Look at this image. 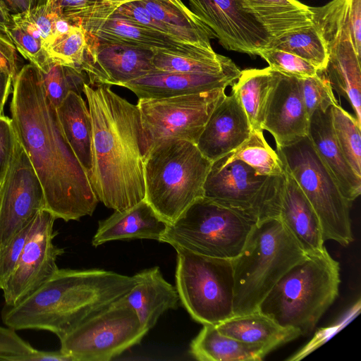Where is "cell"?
Segmentation results:
<instances>
[{"mask_svg":"<svg viewBox=\"0 0 361 361\" xmlns=\"http://www.w3.org/2000/svg\"><path fill=\"white\" fill-rule=\"evenodd\" d=\"M54 216L44 209L33 219L16 266L3 288L5 306L17 305L51 279L64 250L53 243Z\"/></svg>","mask_w":361,"mask_h":361,"instance_id":"obj_13","label":"cell"},{"mask_svg":"<svg viewBox=\"0 0 361 361\" xmlns=\"http://www.w3.org/2000/svg\"><path fill=\"white\" fill-rule=\"evenodd\" d=\"M212 162L190 141L171 138L153 146L144 160L145 200L167 224L196 200Z\"/></svg>","mask_w":361,"mask_h":361,"instance_id":"obj_6","label":"cell"},{"mask_svg":"<svg viewBox=\"0 0 361 361\" xmlns=\"http://www.w3.org/2000/svg\"><path fill=\"white\" fill-rule=\"evenodd\" d=\"M252 128L237 96L225 94L212 112L196 145L214 162L231 153L250 136Z\"/></svg>","mask_w":361,"mask_h":361,"instance_id":"obj_19","label":"cell"},{"mask_svg":"<svg viewBox=\"0 0 361 361\" xmlns=\"http://www.w3.org/2000/svg\"><path fill=\"white\" fill-rule=\"evenodd\" d=\"M255 224L202 197L168 224L159 242L207 257L233 259L242 250Z\"/></svg>","mask_w":361,"mask_h":361,"instance_id":"obj_7","label":"cell"},{"mask_svg":"<svg viewBox=\"0 0 361 361\" xmlns=\"http://www.w3.org/2000/svg\"><path fill=\"white\" fill-rule=\"evenodd\" d=\"M279 73L269 66L262 69L250 68L240 71L233 84V92L242 104L252 130H263L266 107Z\"/></svg>","mask_w":361,"mask_h":361,"instance_id":"obj_33","label":"cell"},{"mask_svg":"<svg viewBox=\"0 0 361 361\" xmlns=\"http://www.w3.org/2000/svg\"><path fill=\"white\" fill-rule=\"evenodd\" d=\"M73 25L49 1L47 4L11 14L8 37L25 59L41 73H47L51 65L48 47Z\"/></svg>","mask_w":361,"mask_h":361,"instance_id":"obj_16","label":"cell"},{"mask_svg":"<svg viewBox=\"0 0 361 361\" xmlns=\"http://www.w3.org/2000/svg\"><path fill=\"white\" fill-rule=\"evenodd\" d=\"M221 159L227 162L240 160L259 176H273L285 173L282 161L266 141L263 130H252L249 137L242 145Z\"/></svg>","mask_w":361,"mask_h":361,"instance_id":"obj_35","label":"cell"},{"mask_svg":"<svg viewBox=\"0 0 361 361\" xmlns=\"http://www.w3.org/2000/svg\"><path fill=\"white\" fill-rule=\"evenodd\" d=\"M19 361H72V360L61 350L43 351L35 349L31 353L21 357Z\"/></svg>","mask_w":361,"mask_h":361,"instance_id":"obj_48","label":"cell"},{"mask_svg":"<svg viewBox=\"0 0 361 361\" xmlns=\"http://www.w3.org/2000/svg\"><path fill=\"white\" fill-rule=\"evenodd\" d=\"M152 64L155 71L197 73H219L236 66L231 59L213 49L192 53L158 51L154 53Z\"/></svg>","mask_w":361,"mask_h":361,"instance_id":"obj_34","label":"cell"},{"mask_svg":"<svg viewBox=\"0 0 361 361\" xmlns=\"http://www.w3.org/2000/svg\"><path fill=\"white\" fill-rule=\"evenodd\" d=\"M88 35L94 36L99 42L123 44L154 53H192L207 49L185 44L115 15L108 18Z\"/></svg>","mask_w":361,"mask_h":361,"instance_id":"obj_25","label":"cell"},{"mask_svg":"<svg viewBox=\"0 0 361 361\" xmlns=\"http://www.w3.org/2000/svg\"><path fill=\"white\" fill-rule=\"evenodd\" d=\"M63 133L83 168L92 166V122L81 94L71 92L56 108Z\"/></svg>","mask_w":361,"mask_h":361,"instance_id":"obj_32","label":"cell"},{"mask_svg":"<svg viewBox=\"0 0 361 361\" xmlns=\"http://www.w3.org/2000/svg\"><path fill=\"white\" fill-rule=\"evenodd\" d=\"M87 35L80 25L56 37L47 49L51 64L57 63L82 70L87 51Z\"/></svg>","mask_w":361,"mask_h":361,"instance_id":"obj_39","label":"cell"},{"mask_svg":"<svg viewBox=\"0 0 361 361\" xmlns=\"http://www.w3.org/2000/svg\"><path fill=\"white\" fill-rule=\"evenodd\" d=\"M327 49L329 59L324 73L332 90L351 105L361 126V56L348 35H342Z\"/></svg>","mask_w":361,"mask_h":361,"instance_id":"obj_26","label":"cell"},{"mask_svg":"<svg viewBox=\"0 0 361 361\" xmlns=\"http://www.w3.org/2000/svg\"><path fill=\"white\" fill-rule=\"evenodd\" d=\"M307 137L342 195L353 202L361 193V177L344 157L334 136L330 108L315 111L310 118Z\"/></svg>","mask_w":361,"mask_h":361,"instance_id":"obj_21","label":"cell"},{"mask_svg":"<svg viewBox=\"0 0 361 361\" xmlns=\"http://www.w3.org/2000/svg\"><path fill=\"white\" fill-rule=\"evenodd\" d=\"M12 83L11 76L0 71V116L3 115L4 106L11 92Z\"/></svg>","mask_w":361,"mask_h":361,"instance_id":"obj_50","label":"cell"},{"mask_svg":"<svg viewBox=\"0 0 361 361\" xmlns=\"http://www.w3.org/2000/svg\"><path fill=\"white\" fill-rule=\"evenodd\" d=\"M190 353L200 361H259L268 354L261 347L222 334L212 324L203 325L190 343Z\"/></svg>","mask_w":361,"mask_h":361,"instance_id":"obj_31","label":"cell"},{"mask_svg":"<svg viewBox=\"0 0 361 361\" xmlns=\"http://www.w3.org/2000/svg\"><path fill=\"white\" fill-rule=\"evenodd\" d=\"M47 95L57 108L71 92L81 94L87 75L83 71L61 64L53 63L47 73H41Z\"/></svg>","mask_w":361,"mask_h":361,"instance_id":"obj_38","label":"cell"},{"mask_svg":"<svg viewBox=\"0 0 361 361\" xmlns=\"http://www.w3.org/2000/svg\"><path fill=\"white\" fill-rule=\"evenodd\" d=\"M306 253L279 217L256 222L232 259L233 315L258 310L279 279Z\"/></svg>","mask_w":361,"mask_h":361,"instance_id":"obj_5","label":"cell"},{"mask_svg":"<svg viewBox=\"0 0 361 361\" xmlns=\"http://www.w3.org/2000/svg\"><path fill=\"white\" fill-rule=\"evenodd\" d=\"M272 39L312 25V13L298 0H238Z\"/></svg>","mask_w":361,"mask_h":361,"instance_id":"obj_29","label":"cell"},{"mask_svg":"<svg viewBox=\"0 0 361 361\" xmlns=\"http://www.w3.org/2000/svg\"><path fill=\"white\" fill-rule=\"evenodd\" d=\"M191 11L226 49L259 55L271 37L238 0H188Z\"/></svg>","mask_w":361,"mask_h":361,"instance_id":"obj_15","label":"cell"},{"mask_svg":"<svg viewBox=\"0 0 361 361\" xmlns=\"http://www.w3.org/2000/svg\"><path fill=\"white\" fill-rule=\"evenodd\" d=\"M154 52L130 46L99 42L82 66L89 84L118 85L154 71Z\"/></svg>","mask_w":361,"mask_h":361,"instance_id":"obj_18","label":"cell"},{"mask_svg":"<svg viewBox=\"0 0 361 361\" xmlns=\"http://www.w3.org/2000/svg\"><path fill=\"white\" fill-rule=\"evenodd\" d=\"M226 87L156 99H138L146 154L157 143L178 138L197 143Z\"/></svg>","mask_w":361,"mask_h":361,"instance_id":"obj_12","label":"cell"},{"mask_svg":"<svg viewBox=\"0 0 361 361\" xmlns=\"http://www.w3.org/2000/svg\"><path fill=\"white\" fill-rule=\"evenodd\" d=\"M135 283L129 276L99 269H59L14 306L3 310V323L15 331L44 330L59 340L88 318L123 298Z\"/></svg>","mask_w":361,"mask_h":361,"instance_id":"obj_3","label":"cell"},{"mask_svg":"<svg viewBox=\"0 0 361 361\" xmlns=\"http://www.w3.org/2000/svg\"><path fill=\"white\" fill-rule=\"evenodd\" d=\"M168 224L145 200L114 212L99 222L92 243L94 247L116 240L151 239L159 241Z\"/></svg>","mask_w":361,"mask_h":361,"instance_id":"obj_24","label":"cell"},{"mask_svg":"<svg viewBox=\"0 0 361 361\" xmlns=\"http://www.w3.org/2000/svg\"><path fill=\"white\" fill-rule=\"evenodd\" d=\"M285 171L279 218L306 254L319 252L325 241L319 218L295 180Z\"/></svg>","mask_w":361,"mask_h":361,"instance_id":"obj_23","label":"cell"},{"mask_svg":"<svg viewBox=\"0 0 361 361\" xmlns=\"http://www.w3.org/2000/svg\"><path fill=\"white\" fill-rule=\"evenodd\" d=\"M268 48L295 54L312 63L318 71L325 69L329 59L326 43L312 24L272 39Z\"/></svg>","mask_w":361,"mask_h":361,"instance_id":"obj_36","label":"cell"},{"mask_svg":"<svg viewBox=\"0 0 361 361\" xmlns=\"http://www.w3.org/2000/svg\"><path fill=\"white\" fill-rule=\"evenodd\" d=\"M258 56L264 59L273 71L286 76L304 79L316 75L319 71L306 60L282 50L267 48Z\"/></svg>","mask_w":361,"mask_h":361,"instance_id":"obj_41","label":"cell"},{"mask_svg":"<svg viewBox=\"0 0 361 361\" xmlns=\"http://www.w3.org/2000/svg\"><path fill=\"white\" fill-rule=\"evenodd\" d=\"M50 0H1L11 14L47 4Z\"/></svg>","mask_w":361,"mask_h":361,"instance_id":"obj_49","label":"cell"},{"mask_svg":"<svg viewBox=\"0 0 361 361\" xmlns=\"http://www.w3.org/2000/svg\"><path fill=\"white\" fill-rule=\"evenodd\" d=\"M286 171L281 176L257 175L240 160L212 162L204 184V197L254 222L279 217Z\"/></svg>","mask_w":361,"mask_h":361,"instance_id":"obj_10","label":"cell"},{"mask_svg":"<svg viewBox=\"0 0 361 361\" xmlns=\"http://www.w3.org/2000/svg\"><path fill=\"white\" fill-rule=\"evenodd\" d=\"M11 23V14L0 0V33L8 36V29Z\"/></svg>","mask_w":361,"mask_h":361,"instance_id":"obj_51","label":"cell"},{"mask_svg":"<svg viewBox=\"0 0 361 361\" xmlns=\"http://www.w3.org/2000/svg\"><path fill=\"white\" fill-rule=\"evenodd\" d=\"M16 135L11 118L4 115L0 116V180L9 167L13 158Z\"/></svg>","mask_w":361,"mask_h":361,"instance_id":"obj_45","label":"cell"},{"mask_svg":"<svg viewBox=\"0 0 361 361\" xmlns=\"http://www.w3.org/2000/svg\"><path fill=\"white\" fill-rule=\"evenodd\" d=\"M83 93L92 122L89 178L93 190L108 208H130L145 196L146 151L139 109L109 85L85 83Z\"/></svg>","mask_w":361,"mask_h":361,"instance_id":"obj_2","label":"cell"},{"mask_svg":"<svg viewBox=\"0 0 361 361\" xmlns=\"http://www.w3.org/2000/svg\"><path fill=\"white\" fill-rule=\"evenodd\" d=\"M133 276L135 285L121 300L135 310L142 326L149 331L165 312L178 307L179 295L176 288L164 279L159 267Z\"/></svg>","mask_w":361,"mask_h":361,"instance_id":"obj_22","label":"cell"},{"mask_svg":"<svg viewBox=\"0 0 361 361\" xmlns=\"http://www.w3.org/2000/svg\"><path fill=\"white\" fill-rule=\"evenodd\" d=\"M216 327L222 334L261 347L267 353L301 336L298 330L279 325L259 310L233 315Z\"/></svg>","mask_w":361,"mask_h":361,"instance_id":"obj_27","label":"cell"},{"mask_svg":"<svg viewBox=\"0 0 361 361\" xmlns=\"http://www.w3.org/2000/svg\"><path fill=\"white\" fill-rule=\"evenodd\" d=\"M35 349L19 336L16 331L0 326V361H19L21 357Z\"/></svg>","mask_w":361,"mask_h":361,"instance_id":"obj_44","label":"cell"},{"mask_svg":"<svg viewBox=\"0 0 361 361\" xmlns=\"http://www.w3.org/2000/svg\"><path fill=\"white\" fill-rule=\"evenodd\" d=\"M44 208L40 180L16 139L13 158L0 192V247L30 224Z\"/></svg>","mask_w":361,"mask_h":361,"instance_id":"obj_14","label":"cell"},{"mask_svg":"<svg viewBox=\"0 0 361 361\" xmlns=\"http://www.w3.org/2000/svg\"><path fill=\"white\" fill-rule=\"evenodd\" d=\"M148 332L135 310L119 300L60 339L72 361H109L140 343Z\"/></svg>","mask_w":361,"mask_h":361,"instance_id":"obj_11","label":"cell"},{"mask_svg":"<svg viewBox=\"0 0 361 361\" xmlns=\"http://www.w3.org/2000/svg\"><path fill=\"white\" fill-rule=\"evenodd\" d=\"M62 15L73 25H80L81 18L92 0H50Z\"/></svg>","mask_w":361,"mask_h":361,"instance_id":"obj_47","label":"cell"},{"mask_svg":"<svg viewBox=\"0 0 361 361\" xmlns=\"http://www.w3.org/2000/svg\"><path fill=\"white\" fill-rule=\"evenodd\" d=\"M238 66L219 73H197L153 71L123 84L138 99L173 97L227 87L240 73Z\"/></svg>","mask_w":361,"mask_h":361,"instance_id":"obj_20","label":"cell"},{"mask_svg":"<svg viewBox=\"0 0 361 361\" xmlns=\"http://www.w3.org/2000/svg\"><path fill=\"white\" fill-rule=\"evenodd\" d=\"M1 185H2V181L0 180V192H1Z\"/></svg>","mask_w":361,"mask_h":361,"instance_id":"obj_52","label":"cell"},{"mask_svg":"<svg viewBox=\"0 0 361 361\" xmlns=\"http://www.w3.org/2000/svg\"><path fill=\"white\" fill-rule=\"evenodd\" d=\"M312 24L326 47L348 33L357 54L361 56V0H332L320 7H311Z\"/></svg>","mask_w":361,"mask_h":361,"instance_id":"obj_30","label":"cell"},{"mask_svg":"<svg viewBox=\"0 0 361 361\" xmlns=\"http://www.w3.org/2000/svg\"><path fill=\"white\" fill-rule=\"evenodd\" d=\"M330 114L336 142L347 161L361 177V126L339 104L331 106Z\"/></svg>","mask_w":361,"mask_h":361,"instance_id":"obj_37","label":"cell"},{"mask_svg":"<svg viewBox=\"0 0 361 361\" xmlns=\"http://www.w3.org/2000/svg\"><path fill=\"white\" fill-rule=\"evenodd\" d=\"M340 282L339 263L326 247L306 254L279 279L258 310L306 335L338 295Z\"/></svg>","mask_w":361,"mask_h":361,"instance_id":"obj_4","label":"cell"},{"mask_svg":"<svg viewBox=\"0 0 361 361\" xmlns=\"http://www.w3.org/2000/svg\"><path fill=\"white\" fill-rule=\"evenodd\" d=\"M309 123L299 79L279 73L268 99L263 130L272 135L277 147H286L307 135Z\"/></svg>","mask_w":361,"mask_h":361,"instance_id":"obj_17","label":"cell"},{"mask_svg":"<svg viewBox=\"0 0 361 361\" xmlns=\"http://www.w3.org/2000/svg\"><path fill=\"white\" fill-rule=\"evenodd\" d=\"M32 222L0 247V290H3L16 266Z\"/></svg>","mask_w":361,"mask_h":361,"instance_id":"obj_42","label":"cell"},{"mask_svg":"<svg viewBox=\"0 0 361 361\" xmlns=\"http://www.w3.org/2000/svg\"><path fill=\"white\" fill-rule=\"evenodd\" d=\"M176 288L180 301L197 322L217 325L233 316L232 259L207 257L176 247Z\"/></svg>","mask_w":361,"mask_h":361,"instance_id":"obj_9","label":"cell"},{"mask_svg":"<svg viewBox=\"0 0 361 361\" xmlns=\"http://www.w3.org/2000/svg\"><path fill=\"white\" fill-rule=\"evenodd\" d=\"M277 154L315 211L324 241L343 246L352 243V203L342 195L307 135L293 145L277 147Z\"/></svg>","mask_w":361,"mask_h":361,"instance_id":"obj_8","label":"cell"},{"mask_svg":"<svg viewBox=\"0 0 361 361\" xmlns=\"http://www.w3.org/2000/svg\"><path fill=\"white\" fill-rule=\"evenodd\" d=\"M13 84L12 123L42 184L44 209L65 221L92 216L99 200L66 140L40 71L26 64Z\"/></svg>","mask_w":361,"mask_h":361,"instance_id":"obj_1","label":"cell"},{"mask_svg":"<svg viewBox=\"0 0 361 361\" xmlns=\"http://www.w3.org/2000/svg\"><path fill=\"white\" fill-rule=\"evenodd\" d=\"M299 83L310 118L317 110L325 112L331 106L338 104L324 71H319L314 76L299 79Z\"/></svg>","mask_w":361,"mask_h":361,"instance_id":"obj_40","label":"cell"},{"mask_svg":"<svg viewBox=\"0 0 361 361\" xmlns=\"http://www.w3.org/2000/svg\"><path fill=\"white\" fill-rule=\"evenodd\" d=\"M19 71L13 42L7 35L0 33V71L11 75L13 82Z\"/></svg>","mask_w":361,"mask_h":361,"instance_id":"obj_46","label":"cell"},{"mask_svg":"<svg viewBox=\"0 0 361 361\" xmlns=\"http://www.w3.org/2000/svg\"><path fill=\"white\" fill-rule=\"evenodd\" d=\"M159 21L172 37L188 44L212 50L214 32L181 0L138 1Z\"/></svg>","mask_w":361,"mask_h":361,"instance_id":"obj_28","label":"cell"},{"mask_svg":"<svg viewBox=\"0 0 361 361\" xmlns=\"http://www.w3.org/2000/svg\"><path fill=\"white\" fill-rule=\"evenodd\" d=\"M145 0H92L84 13L80 25L91 34L102 23L111 16L121 6Z\"/></svg>","mask_w":361,"mask_h":361,"instance_id":"obj_43","label":"cell"}]
</instances>
